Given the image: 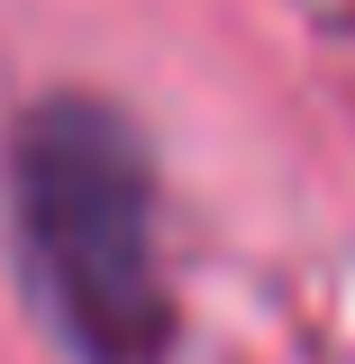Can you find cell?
I'll return each mask as SVG.
<instances>
[{
  "instance_id": "6da1fadb",
  "label": "cell",
  "mask_w": 355,
  "mask_h": 364,
  "mask_svg": "<svg viewBox=\"0 0 355 364\" xmlns=\"http://www.w3.org/2000/svg\"><path fill=\"white\" fill-rule=\"evenodd\" d=\"M9 228L28 301L73 364L164 355V255H155V173L100 100H46L9 146Z\"/></svg>"
}]
</instances>
